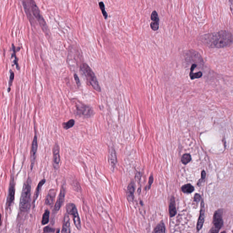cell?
<instances>
[{"label":"cell","mask_w":233,"mask_h":233,"mask_svg":"<svg viewBox=\"0 0 233 233\" xmlns=\"http://www.w3.org/2000/svg\"><path fill=\"white\" fill-rule=\"evenodd\" d=\"M232 35L226 31L205 34L201 41L207 46L212 48H222L230 45L232 42Z\"/></svg>","instance_id":"obj_1"},{"label":"cell","mask_w":233,"mask_h":233,"mask_svg":"<svg viewBox=\"0 0 233 233\" xmlns=\"http://www.w3.org/2000/svg\"><path fill=\"white\" fill-rule=\"evenodd\" d=\"M31 178H29L23 187L19 206L22 212L28 211L31 207Z\"/></svg>","instance_id":"obj_2"},{"label":"cell","mask_w":233,"mask_h":233,"mask_svg":"<svg viewBox=\"0 0 233 233\" xmlns=\"http://www.w3.org/2000/svg\"><path fill=\"white\" fill-rule=\"evenodd\" d=\"M81 73L85 77L88 84L92 86L94 90L101 92V88L98 80L91 67L86 63H83L80 67Z\"/></svg>","instance_id":"obj_3"},{"label":"cell","mask_w":233,"mask_h":233,"mask_svg":"<svg viewBox=\"0 0 233 233\" xmlns=\"http://www.w3.org/2000/svg\"><path fill=\"white\" fill-rule=\"evenodd\" d=\"M28 1L33 15L36 18L44 32L45 33H46L47 35H49L50 32L48 25L46 24V22L44 17H42L40 11L36 4V3L34 1L32 0Z\"/></svg>","instance_id":"obj_4"},{"label":"cell","mask_w":233,"mask_h":233,"mask_svg":"<svg viewBox=\"0 0 233 233\" xmlns=\"http://www.w3.org/2000/svg\"><path fill=\"white\" fill-rule=\"evenodd\" d=\"M222 210L219 209L214 213L212 227L208 233H218L223 225Z\"/></svg>","instance_id":"obj_5"},{"label":"cell","mask_w":233,"mask_h":233,"mask_svg":"<svg viewBox=\"0 0 233 233\" xmlns=\"http://www.w3.org/2000/svg\"><path fill=\"white\" fill-rule=\"evenodd\" d=\"M75 114L79 116L84 118H90L94 114L93 108L83 103H78L76 105Z\"/></svg>","instance_id":"obj_6"},{"label":"cell","mask_w":233,"mask_h":233,"mask_svg":"<svg viewBox=\"0 0 233 233\" xmlns=\"http://www.w3.org/2000/svg\"><path fill=\"white\" fill-rule=\"evenodd\" d=\"M66 208L67 213L72 216L73 222L76 227L78 230H80L81 229L80 219L75 205L73 204L69 203L66 205Z\"/></svg>","instance_id":"obj_7"},{"label":"cell","mask_w":233,"mask_h":233,"mask_svg":"<svg viewBox=\"0 0 233 233\" xmlns=\"http://www.w3.org/2000/svg\"><path fill=\"white\" fill-rule=\"evenodd\" d=\"M15 185L14 182L13 177H12L11 180L8 195L7 196V202H6L7 209L9 208L13 204L15 199Z\"/></svg>","instance_id":"obj_8"},{"label":"cell","mask_w":233,"mask_h":233,"mask_svg":"<svg viewBox=\"0 0 233 233\" xmlns=\"http://www.w3.org/2000/svg\"><path fill=\"white\" fill-rule=\"evenodd\" d=\"M65 185H63L61 187L60 194L57 199V202L56 203L54 208V211L58 212L61 208L62 205L64 202V198H65Z\"/></svg>","instance_id":"obj_9"},{"label":"cell","mask_w":233,"mask_h":233,"mask_svg":"<svg viewBox=\"0 0 233 233\" xmlns=\"http://www.w3.org/2000/svg\"><path fill=\"white\" fill-rule=\"evenodd\" d=\"M37 147H38V143H37V137L36 135L33 138L32 142V146L31 152V169L32 170V168L34 166V163L35 161L36 157V153L37 151Z\"/></svg>","instance_id":"obj_10"},{"label":"cell","mask_w":233,"mask_h":233,"mask_svg":"<svg viewBox=\"0 0 233 233\" xmlns=\"http://www.w3.org/2000/svg\"><path fill=\"white\" fill-rule=\"evenodd\" d=\"M204 213H205V208H204V204L203 199L201 200V208L200 210L199 216L198 219V223L197 224V230L199 231L201 230L203 226L204 221Z\"/></svg>","instance_id":"obj_11"},{"label":"cell","mask_w":233,"mask_h":233,"mask_svg":"<svg viewBox=\"0 0 233 233\" xmlns=\"http://www.w3.org/2000/svg\"><path fill=\"white\" fill-rule=\"evenodd\" d=\"M53 154V167L55 169H57L59 168V163L60 162L59 147L57 144H56L54 146Z\"/></svg>","instance_id":"obj_12"},{"label":"cell","mask_w":233,"mask_h":233,"mask_svg":"<svg viewBox=\"0 0 233 233\" xmlns=\"http://www.w3.org/2000/svg\"><path fill=\"white\" fill-rule=\"evenodd\" d=\"M152 22L150 23V27L153 31H157L159 29V19L157 11H154L151 15Z\"/></svg>","instance_id":"obj_13"},{"label":"cell","mask_w":233,"mask_h":233,"mask_svg":"<svg viewBox=\"0 0 233 233\" xmlns=\"http://www.w3.org/2000/svg\"><path fill=\"white\" fill-rule=\"evenodd\" d=\"M135 185L133 181L131 182L128 186L127 191V198L129 202H132L134 199Z\"/></svg>","instance_id":"obj_14"},{"label":"cell","mask_w":233,"mask_h":233,"mask_svg":"<svg viewBox=\"0 0 233 233\" xmlns=\"http://www.w3.org/2000/svg\"><path fill=\"white\" fill-rule=\"evenodd\" d=\"M56 194V190L55 189H52L49 191L45 199V204L46 205H52L53 204Z\"/></svg>","instance_id":"obj_15"},{"label":"cell","mask_w":233,"mask_h":233,"mask_svg":"<svg viewBox=\"0 0 233 233\" xmlns=\"http://www.w3.org/2000/svg\"><path fill=\"white\" fill-rule=\"evenodd\" d=\"M61 233H71L70 220H69V216L67 214H66L64 216L63 225H62Z\"/></svg>","instance_id":"obj_16"},{"label":"cell","mask_w":233,"mask_h":233,"mask_svg":"<svg viewBox=\"0 0 233 233\" xmlns=\"http://www.w3.org/2000/svg\"><path fill=\"white\" fill-rule=\"evenodd\" d=\"M109 162L112 169H114L117 162L116 154L114 147H111L109 151Z\"/></svg>","instance_id":"obj_17"},{"label":"cell","mask_w":233,"mask_h":233,"mask_svg":"<svg viewBox=\"0 0 233 233\" xmlns=\"http://www.w3.org/2000/svg\"><path fill=\"white\" fill-rule=\"evenodd\" d=\"M169 213L170 217H173L176 215L177 211L176 209L175 201L174 197H172L170 199L169 206Z\"/></svg>","instance_id":"obj_18"},{"label":"cell","mask_w":233,"mask_h":233,"mask_svg":"<svg viewBox=\"0 0 233 233\" xmlns=\"http://www.w3.org/2000/svg\"><path fill=\"white\" fill-rule=\"evenodd\" d=\"M46 182V180L45 179H43L41 180L39 184L37 185V187H36V189L35 192L34 193V197H33V205H35V203L37 199L38 196L39 195L40 193L41 190V188H42V186L44 185Z\"/></svg>","instance_id":"obj_19"},{"label":"cell","mask_w":233,"mask_h":233,"mask_svg":"<svg viewBox=\"0 0 233 233\" xmlns=\"http://www.w3.org/2000/svg\"><path fill=\"white\" fill-rule=\"evenodd\" d=\"M196 67H197V65L195 64H193L191 66L190 72L189 73L190 77L191 80L199 79L202 76L203 73L201 72H199L195 73H194V69L196 68Z\"/></svg>","instance_id":"obj_20"},{"label":"cell","mask_w":233,"mask_h":233,"mask_svg":"<svg viewBox=\"0 0 233 233\" xmlns=\"http://www.w3.org/2000/svg\"><path fill=\"white\" fill-rule=\"evenodd\" d=\"M12 48H13V53L12 54L11 58H14V62L15 65L16 66V67H17L18 70H20V67H19V65L18 62V59L17 56H16V53L21 49V48L20 47H15L13 44H12Z\"/></svg>","instance_id":"obj_21"},{"label":"cell","mask_w":233,"mask_h":233,"mask_svg":"<svg viewBox=\"0 0 233 233\" xmlns=\"http://www.w3.org/2000/svg\"><path fill=\"white\" fill-rule=\"evenodd\" d=\"M153 233H165V227L164 223L160 222L154 229Z\"/></svg>","instance_id":"obj_22"},{"label":"cell","mask_w":233,"mask_h":233,"mask_svg":"<svg viewBox=\"0 0 233 233\" xmlns=\"http://www.w3.org/2000/svg\"><path fill=\"white\" fill-rule=\"evenodd\" d=\"M181 190L182 192L186 194H190L192 193L194 190V186L191 184H188L184 185L181 187Z\"/></svg>","instance_id":"obj_23"},{"label":"cell","mask_w":233,"mask_h":233,"mask_svg":"<svg viewBox=\"0 0 233 233\" xmlns=\"http://www.w3.org/2000/svg\"><path fill=\"white\" fill-rule=\"evenodd\" d=\"M191 159H192V158H191V155L189 154H184L182 155V157H181V161L183 164L186 165V164H188V163H189L191 161Z\"/></svg>","instance_id":"obj_24"},{"label":"cell","mask_w":233,"mask_h":233,"mask_svg":"<svg viewBox=\"0 0 233 233\" xmlns=\"http://www.w3.org/2000/svg\"><path fill=\"white\" fill-rule=\"evenodd\" d=\"M50 212L48 210H46L42 216L41 224L42 225H45L48 224L49 221Z\"/></svg>","instance_id":"obj_25"},{"label":"cell","mask_w":233,"mask_h":233,"mask_svg":"<svg viewBox=\"0 0 233 233\" xmlns=\"http://www.w3.org/2000/svg\"><path fill=\"white\" fill-rule=\"evenodd\" d=\"M75 124V121L73 119H71L66 123L62 124V126L64 129L67 130L70 128H72Z\"/></svg>","instance_id":"obj_26"},{"label":"cell","mask_w":233,"mask_h":233,"mask_svg":"<svg viewBox=\"0 0 233 233\" xmlns=\"http://www.w3.org/2000/svg\"><path fill=\"white\" fill-rule=\"evenodd\" d=\"M99 6L100 7V9L102 11V15H103V17H104L105 19H107L108 16L107 13L106 11L105 7V5L104 3L102 1H100L99 2Z\"/></svg>","instance_id":"obj_27"},{"label":"cell","mask_w":233,"mask_h":233,"mask_svg":"<svg viewBox=\"0 0 233 233\" xmlns=\"http://www.w3.org/2000/svg\"><path fill=\"white\" fill-rule=\"evenodd\" d=\"M10 76L9 81L8 83V92H10L11 90V87L12 85L14 79V73L11 70L10 71Z\"/></svg>","instance_id":"obj_28"},{"label":"cell","mask_w":233,"mask_h":233,"mask_svg":"<svg viewBox=\"0 0 233 233\" xmlns=\"http://www.w3.org/2000/svg\"><path fill=\"white\" fill-rule=\"evenodd\" d=\"M194 203H195V204H198L200 201H201V197L200 194H195L194 196Z\"/></svg>","instance_id":"obj_29"},{"label":"cell","mask_w":233,"mask_h":233,"mask_svg":"<svg viewBox=\"0 0 233 233\" xmlns=\"http://www.w3.org/2000/svg\"><path fill=\"white\" fill-rule=\"evenodd\" d=\"M44 233H53L55 231V229L53 228H51L49 226H46L45 227L44 229Z\"/></svg>","instance_id":"obj_30"},{"label":"cell","mask_w":233,"mask_h":233,"mask_svg":"<svg viewBox=\"0 0 233 233\" xmlns=\"http://www.w3.org/2000/svg\"><path fill=\"white\" fill-rule=\"evenodd\" d=\"M153 180H154V178H153V176L151 175L150 177L149 178L148 185H147V186L146 188V189L147 190H149L150 189L151 185L153 184Z\"/></svg>","instance_id":"obj_31"},{"label":"cell","mask_w":233,"mask_h":233,"mask_svg":"<svg viewBox=\"0 0 233 233\" xmlns=\"http://www.w3.org/2000/svg\"><path fill=\"white\" fill-rule=\"evenodd\" d=\"M74 77L77 86H79L81 85L80 81L79 79V76H77L76 74H74Z\"/></svg>","instance_id":"obj_32"},{"label":"cell","mask_w":233,"mask_h":233,"mask_svg":"<svg viewBox=\"0 0 233 233\" xmlns=\"http://www.w3.org/2000/svg\"><path fill=\"white\" fill-rule=\"evenodd\" d=\"M205 176H206V173H205L204 170H203L202 172V173H201V179L199 180V182L201 181H202V180H204V178H205Z\"/></svg>","instance_id":"obj_33"},{"label":"cell","mask_w":233,"mask_h":233,"mask_svg":"<svg viewBox=\"0 0 233 233\" xmlns=\"http://www.w3.org/2000/svg\"><path fill=\"white\" fill-rule=\"evenodd\" d=\"M1 224V215L0 214V225Z\"/></svg>","instance_id":"obj_34"},{"label":"cell","mask_w":233,"mask_h":233,"mask_svg":"<svg viewBox=\"0 0 233 233\" xmlns=\"http://www.w3.org/2000/svg\"><path fill=\"white\" fill-rule=\"evenodd\" d=\"M221 233H226V232L225 231H223V232H221Z\"/></svg>","instance_id":"obj_35"},{"label":"cell","mask_w":233,"mask_h":233,"mask_svg":"<svg viewBox=\"0 0 233 233\" xmlns=\"http://www.w3.org/2000/svg\"></svg>","instance_id":"obj_36"},{"label":"cell","mask_w":233,"mask_h":233,"mask_svg":"<svg viewBox=\"0 0 233 233\" xmlns=\"http://www.w3.org/2000/svg\"></svg>","instance_id":"obj_37"}]
</instances>
